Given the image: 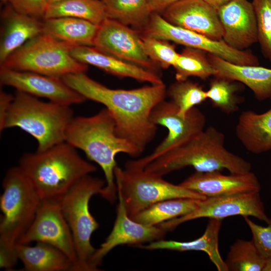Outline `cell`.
<instances>
[{
  "label": "cell",
  "instance_id": "6da1fadb",
  "mask_svg": "<svg viewBox=\"0 0 271 271\" xmlns=\"http://www.w3.org/2000/svg\"><path fill=\"white\" fill-rule=\"evenodd\" d=\"M62 78L86 99L103 104L114 119L117 134L142 152L156 136L157 125L151 121L150 115L167 95L164 83L125 90L109 88L85 72L67 74Z\"/></svg>",
  "mask_w": 271,
  "mask_h": 271
},
{
  "label": "cell",
  "instance_id": "7a4b0ae2",
  "mask_svg": "<svg viewBox=\"0 0 271 271\" xmlns=\"http://www.w3.org/2000/svg\"><path fill=\"white\" fill-rule=\"evenodd\" d=\"M65 141L82 151L90 161L101 168L105 185L100 195L111 203L117 197L114 177L116 156L124 153L136 157L143 153L117 134L114 119L105 107L93 115L74 117L66 129Z\"/></svg>",
  "mask_w": 271,
  "mask_h": 271
},
{
  "label": "cell",
  "instance_id": "3957f363",
  "mask_svg": "<svg viewBox=\"0 0 271 271\" xmlns=\"http://www.w3.org/2000/svg\"><path fill=\"white\" fill-rule=\"evenodd\" d=\"M18 167L42 200L57 202L81 179L97 170L65 141L44 151L25 153Z\"/></svg>",
  "mask_w": 271,
  "mask_h": 271
},
{
  "label": "cell",
  "instance_id": "277c9868",
  "mask_svg": "<svg viewBox=\"0 0 271 271\" xmlns=\"http://www.w3.org/2000/svg\"><path fill=\"white\" fill-rule=\"evenodd\" d=\"M224 142L221 131L209 126L155 159L144 169L162 176L187 167L201 172L223 169L234 174L250 172L251 164L228 151Z\"/></svg>",
  "mask_w": 271,
  "mask_h": 271
},
{
  "label": "cell",
  "instance_id": "5b68a950",
  "mask_svg": "<svg viewBox=\"0 0 271 271\" xmlns=\"http://www.w3.org/2000/svg\"><path fill=\"white\" fill-rule=\"evenodd\" d=\"M2 187L0 267L11 270L18 260L15 246L32 224L42 200L18 166L7 170Z\"/></svg>",
  "mask_w": 271,
  "mask_h": 271
},
{
  "label": "cell",
  "instance_id": "8992f818",
  "mask_svg": "<svg viewBox=\"0 0 271 271\" xmlns=\"http://www.w3.org/2000/svg\"><path fill=\"white\" fill-rule=\"evenodd\" d=\"M74 117L71 106L41 101L17 90L0 131L18 127L35 138L37 151H42L65 142L66 129Z\"/></svg>",
  "mask_w": 271,
  "mask_h": 271
},
{
  "label": "cell",
  "instance_id": "52a82bcc",
  "mask_svg": "<svg viewBox=\"0 0 271 271\" xmlns=\"http://www.w3.org/2000/svg\"><path fill=\"white\" fill-rule=\"evenodd\" d=\"M74 46L42 32L12 53L1 67L60 78L86 72L87 65L71 55Z\"/></svg>",
  "mask_w": 271,
  "mask_h": 271
},
{
  "label": "cell",
  "instance_id": "ba28073f",
  "mask_svg": "<svg viewBox=\"0 0 271 271\" xmlns=\"http://www.w3.org/2000/svg\"><path fill=\"white\" fill-rule=\"evenodd\" d=\"M105 185V180L85 176L59 202L74 241L77 260L73 271H91L90 260L96 250L91 237L99 225L90 212L89 202L93 195L100 194Z\"/></svg>",
  "mask_w": 271,
  "mask_h": 271
},
{
  "label": "cell",
  "instance_id": "9c48e42d",
  "mask_svg": "<svg viewBox=\"0 0 271 271\" xmlns=\"http://www.w3.org/2000/svg\"><path fill=\"white\" fill-rule=\"evenodd\" d=\"M117 192L130 217L157 202L172 198L204 199L206 197L180 185L170 183L163 176L144 169L116 167Z\"/></svg>",
  "mask_w": 271,
  "mask_h": 271
},
{
  "label": "cell",
  "instance_id": "30bf717a",
  "mask_svg": "<svg viewBox=\"0 0 271 271\" xmlns=\"http://www.w3.org/2000/svg\"><path fill=\"white\" fill-rule=\"evenodd\" d=\"M150 119L156 125L164 126L168 134L150 155L129 161L125 167L144 169L150 162L174 149L204 129L206 117L196 107L185 117L178 114V107L171 101L163 100L152 110Z\"/></svg>",
  "mask_w": 271,
  "mask_h": 271
},
{
  "label": "cell",
  "instance_id": "8fae6325",
  "mask_svg": "<svg viewBox=\"0 0 271 271\" xmlns=\"http://www.w3.org/2000/svg\"><path fill=\"white\" fill-rule=\"evenodd\" d=\"M145 36L171 41L199 49L240 65H259L257 57L251 52L235 50L222 40L216 41L196 32L173 25L158 13H152L145 27Z\"/></svg>",
  "mask_w": 271,
  "mask_h": 271
},
{
  "label": "cell",
  "instance_id": "7c38bea8",
  "mask_svg": "<svg viewBox=\"0 0 271 271\" xmlns=\"http://www.w3.org/2000/svg\"><path fill=\"white\" fill-rule=\"evenodd\" d=\"M235 215L243 217L252 216L266 223L270 220L265 213L259 192H251L206 197L200 200L197 208L194 211L164 222L158 226L167 232L173 230L185 222L197 218L222 219Z\"/></svg>",
  "mask_w": 271,
  "mask_h": 271
},
{
  "label": "cell",
  "instance_id": "4fadbf2b",
  "mask_svg": "<svg viewBox=\"0 0 271 271\" xmlns=\"http://www.w3.org/2000/svg\"><path fill=\"white\" fill-rule=\"evenodd\" d=\"M33 242L48 243L60 250L74 263L73 271L77 260L74 241L59 202L41 200L34 220L18 243Z\"/></svg>",
  "mask_w": 271,
  "mask_h": 271
},
{
  "label": "cell",
  "instance_id": "5bb4252c",
  "mask_svg": "<svg viewBox=\"0 0 271 271\" xmlns=\"http://www.w3.org/2000/svg\"><path fill=\"white\" fill-rule=\"evenodd\" d=\"M93 46L157 73L154 64L145 53L142 38L136 31L116 20L106 18L99 25Z\"/></svg>",
  "mask_w": 271,
  "mask_h": 271
},
{
  "label": "cell",
  "instance_id": "9a60e30c",
  "mask_svg": "<svg viewBox=\"0 0 271 271\" xmlns=\"http://www.w3.org/2000/svg\"><path fill=\"white\" fill-rule=\"evenodd\" d=\"M0 81L17 91L62 105L71 106L86 100L60 77L1 67Z\"/></svg>",
  "mask_w": 271,
  "mask_h": 271
},
{
  "label": "cell",
  "instance_id": "2e32d148",
  "mask_svg": "<svg viewBox=\"0 0 271 271\" xmlns=\"http://www.w3.org/2000/svg\"><path fill=\"white\" fill-rule=\"evenodd\" d=\"M118 203L113 228L105 241L96 249L90 260L91 271L98 270L103 258L113 248L121 245H140L163 239L165 230L159 226L142 224L127 214L121 195L117 193Z\"/></svg>",
  "mask_w": 271,
  "mask_h": 271
},
{
  "label": "cell",
  "instance_id": "e0dca14e",
  "mask_svg": "<svg viewBox=\"0 0 271 271\" xmlns=\"http://www.w3.org/2000/svg\"><path fill=\"white\" fill-rule=\"evenodd\" d=\"M163 17L170 24L222 40L223 30L217 11L204 0H180L167 8Z\"/></svg>",
  "mask_w": 271,
  "mask_h": 271
},
{
  "label": "cell",
  "instance_id": "ac0fdd59",
  "mask_svg": "<svg viewBox=\"0 0 271 271\" xmlns=\"http://www.w3.org/2000/svg\"><path fill=\"white\" fill-rule=\"evenodd\" d=\"M222 26V40L235 50L244 51L257 42V21L252 2L232 0L217 10Z\"/></svg>",
  "mask_w": 271,
  "mask_h": 271
},
{
  "label": "cell",
  "instance_id": "d6986e66",
  "mask_svg": "<svg viewBox=\"0 0 271 271\" xmlns=\"http://www.w3.org/2000/svg\"><path fill=\"white\" fill-rule=\"evenodd\" d=\"M205 197L260 192L261 186L256 176L249 172L225 175L220 171H196L179 184Z\"/></svg>",
  "mask_w": 271,
  "mask_h": 271
},
{
  "label": "cell",
  "instance_id": "ffe728a7",
  "mask_svg": "<svg viewBox=\"0 0 271 271\" xmlns=\"http://www.w3.org/2000/svg\"><path fill=\"white\" fill-rule=\"evenodd\" d=\"M71 53L80 62L91 65L119 77L131 78L151 84L163 83L158 74L119 59L93 46H75Z\"/></svg>",
  "mask_w": 271,
  "mask_h": 271
},
{
  "label": "cell",
  "instance_id": "44dd1931",
  "mask_svg": "<svg viewBox=\"0 0 271 271\" xmlns=\"http://www.w3.org/2000/svg\"><path fill=\"white\" fill-rule=\"evenodd\" d=\"M208 58L217 72L216 75L238 81L248 87L259 100L271 96V68L258 65H240L208 53Z\"/></svg>",
  "mask_w": 271,
  "mask_h": 271
},
{
  "label": "cell",
  "instance_id": "7402d4cb",
  "mask_svg": "<svg viewBox=\"0 0 271 271\" xmlns=\"http://www.w3.org/2000/svg\"><path fill=\"white\" fill-rule=\"evenodd\" d=\"M0 41V64L28 40L43 32V22L16 11L11 6L3 15Z\"/></svg>",
  "mask_w": 271,
  "mask_h": 271
},
{
  "label": "cell",
  "instance_id": "603a6c76",
  "mask_svg": "<svg viewBox=\"0 0 271 271\" xmlns=\"http://www.w3.org/2000/svg\"><path fill=\"white\" fill-rule=\"evenodd\" d=\"M220 219L209 218L203 235L189 241L165 240L163 239L152 241L147 245L140 244L137 247L147 250L168 249L179 251H203L208 255L218 271H228L225 261L218 248L219 233L222 224Z\"/></svg>",
  "mask_w": 271,
  "mask_h": 271
},
{
  "label": "cell",
  "instance_id": "cb8c5ba5",
  "mask_svg": "<svg viewBox=\"0 0 271 271\" xmlns=\"http://www.w3.org/2000/svg\"><path fill=\"white\" fill-rule=\"evenodd\" d=\"M271 100V96L269 98ZM237 138L249 152L256 154L271 150V108L258 114L241 112L235 127Z\"/></svg>",
  "mask_w": 271,
  "mask_h": 271
},
{
  "label": "cell",
  "instance_id": "d4e9b609",
  "mask_svg": "<svg viewBox=\"0 0 271 271\" xmlns=\"http://www.w3.org/2000/svg\"><path fill=\"white\" fill-rule=\"evenodd\" d=\"M15 252L26 271H73L74 263L57 248L44 242L17 243Z\"/></svg>",
  "mask_w": 271,
  "mask_h": 271
},
{
  "label": "cell",
  "instance_id": "484cf974",
  "mask_svg": "<svg viewBox=\"0 0 271 271\" xmlns=\"http://www.w3.org/2000/svg\"><path fill=\"white\" fill-rule=\"evenodd\" d=\"M98 25L72 17L44 19L43 32L75 46H93Z\"/></svg>",
  "mask_w": 271,
  "mask_h": 271
},
{
  "label": "cell",
  "instance_id": "4316f807",
  "mask_svg": "<svg viewBox=\"0 0 271 271\" xmlns=\"http://www.w3.org/2000/svg\"><path fill=\"white\" fill-rule=\"evenodd\" d=\"M200 200L190 198L164 200L152 204L130 218L143 224L157 226L194 211Z\"/></svg>",
  "mask_w": 271,
  "mask_h": 271
},
{
  "label": "cell",
  "instance_id": "83f0119b",
  "mask_svg": "<svg viewBox=\"0 0 271 271\" xmlns=\"http://www.w3.org/2000/svg\"><path fill=\"white\" fill-rule=\"evenodd\" d=\"M59 17L81 19L98 26L108 18L101 0H63L49 4L44 19Z\"/></svg>",
  "mask_w": 271,
  "mask_h": 271
},
{
  "label": "cell",
  "instance_id": "f1b7e54d",
  "mask_svg": "<svg viewBox=\"0 0 271 271\" xmlns=\"http://www.w3.org/2000/svg\"><path fill=\"white\" fill-rule=\"evenodd\" d=\"M173 67L177 81L185 80L191 76L205 80L217 74L208 58L207 52L190 47H185L179 53Z\"/></svg>",
  "mask_w": 271,
  "mask_h": 271
},
{
  "label": "cell",
  "instance_id": "f546056e",
  "mask_svg": "<svg viewBox=\"0 0 271 271\" xmlns=\"http://www.w3.org/2000/svg\"><path fill=\"white\" fill-rule=\"evenodd\" d=\"M108 18L125 25L146 26L152 14L146 0H101Z\"/></svg>",
  "mask_w": 271,
  "mask_h": 271
},
{
  "label": "cell",
  "instance_id": "4dcf8cb0",
  "mask_svg": "<svg viewBox=\"0 0 271 271\" xmlns=\"http://www.w3.org/2000/svg\"><path fill=\"white\" fill-rule=\"evenodd\" d=\"M224 261L228 271H263L266 262L252 239H241L231 245Z\"/></svg>",
  "mask_w": 271,
  "mask_h": 271
},
{
  "label": "cell",
  "instance_id": "1f68e13d",
  "mask_svg": "<svg viewBox=\"0 0 271 271\" xmlns=\"http://www.w3.org/2000/svg\"><path fill=\"white\" fill-rule=\"evenodd\" d=\"M210 81L209 89L206 91L207 98L213 106L227 114L236 112L241 99L238 95L242 84L218 75Z\"/></svg>",
  "mask_w": 271,
  "mask_h": 271
},
{
  "label": "cell",
  "instance_id": "d6a6232c",
  "mask_svg": "<svg viewBox=\"0 0 271 271\" xmlns=\"http://www.w3.org/2000/svg\"><path fill=\"white\" fill-rule=\"evenodd\" d=\"M166 94L178 107V114L182 117H185L191 109L207 99L206 91L198 83L188 79L176 80L167 89Z\"/></svg>",
  "mask_w": 271,
  "mask_h": 271
},
{
  "label": "cell",
  "instance_id": "836d02e7",
  "mask_svg": "<svg viewBox=\"0 0 271 271\" xmlns=\"http://www.w3.org/2000/svg\"><path fill=\"white\" fill-rule=\"evenodd\" d=\"M257 27V42L263 57L271 63V0H252Z\"/></svg>",
  "mask_w": 271,
  "mask_h": 271
},
{
  "label": "cell",
  "instance_id": "e575fe53",
  "mask_svg": "<svg viewBox=\"0 0 271 271\" xmlns=\"http://www.w3.org/2000/svg\"><path fill=\"white\" fill-rule=\"evenodd\" d=\"M145 53L153 62L158 63L163 68L173 66L179 53L168 41L145 36L142 38Z\"/></svg>",
  "mask_w": 271,
  "mask_h": 271
},
{
  "label": "cell",
  "instance_id": "d590c367",
  "mask_svg": "<svg viewBox=\"0 0 271 271\" xmlns=\"http://www.w3.org/2000/svg\"><path fill=\"white\" fill-rule=\"evenodd\" d=\"M244 220L249 227L252 240L261 255L266 260H271V219L266 226L256 224L248 217Z\"/></svg>",
  "mask_w": 271,
  "mask_h": 271
},
{
  "label": "cell",
  "instance_id": "8d00e7d4",
  "mask_svg": "<svg viewBox=\"0 0 271 271\" xmlns=\"http://www.w3.org/2000/svg\"><path fill=\"white\" fill-rule=\"evenodd\" d=\"M17 12L37 19L44 18L49 4L46 0H9Z\"/></svg>",
  "mask_w": 271,
  "mask_h": 271
},
{
  "label": "cell",
  "instance_id": "74e56055",
  "mask_svg": "<svg viewBox=\"0 0 271 271\" xmlns=\"http://www.w3.org/2000/svg\"><path fill=\"white\" fill-rule=\"evenodd\" d=\"M14 95L3 90L0 91V130L2 129L8 111L14 99Z\"/></svg>",
  "mask_w": 271,
  "mask_h": 271
},
{
  "label": "cell",
  "instance_id": "f35d334b",
  "mask_svg": "<svg viewBox=\"0 0 271 271\" xmlns=\"http://www.w3.org/2000/svg\"><path fill=\"white\" fill-rule=\"evenodd\" d=\"M152 13L164 12L167 8L180 0H146Z\"/></svg>",
  "mask_w": 271,
  "mask_h": 271
},
{
  "label": "cell",
  "instance_id": "ab89813d",
  "mask_svg": "<svg viewBox=\"0 0 271 271\" xmlns=\"http://www.w3.org/2000/svg\"><path fill=\"white\" fill-rule=\"evenodd\" d=\"M212 7L217 10L222 6L227 4L232 0H204Z\"/></svg>",
  "mask_w": 271,
  "mask_h": 271
},
{
  "label": "cell",
  "instance_id": "60d3db41",
  "mask_svg": "<svg viewBox=\"0 0 271 271\" xmlns=\"http://www.w3.org/2000/svg\"><path fill=\"white\" fill-rule=\"evenodd\" d=\"M263 271H271V260H267L266 261Z\"/></svg>",
  "mask_w": 271,
  "mask_h": 271
},
{
  "label": "cell",
  "instance_id": "b9f144b4",
  "mask_svg": "<svg viewBox=\"0 0 271 271\" xmlns=\"http://www.w3.org/2000/svg\"><path fill=\"white\" fill-rule=\"evenodd\" d=\"M63 1V0H46V1L47 2L48 4L49 5V4H53V3H57V2H60V1Z\"/></svg>",
  "mask_w": 271,
  "mask_h": 271
},
{
  "label": "cell",
  "instance_id": "7bdbcfd3",
  "mask_svg": "<svg viewBox=\"0 0 271 271\" xmlns=\"http://www.w3.org/2000/svg\"><path fill=\"white\" fill-rule=\"evenodd\" d=\"M1 2L2 4H6L7 2H9V0H1Z\"/></svg>",
  "mask_w": 271,
  "mask_h": 271
}]
</instances>
